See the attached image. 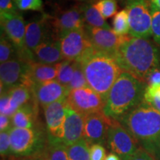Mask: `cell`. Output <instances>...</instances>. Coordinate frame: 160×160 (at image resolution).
I'll return each mask as SVG.
<instances>
[{
    "label": "cell",
    "instance_id": "obj_1",
    "mask_svg": "<svg viewBox=\"0 0 160 160\" xmlns=\"http://www.w3.org/2000/svg\"><path fill=\"white\" fill-rule=\"evenodd\" d=\"M117 121L153 159L160 160L159 111L143 101Z\"/></svg>",
    "mask_w": 160,
    "mask_h": 160
},
{
    "label": "cell",
    "instance_id": "obj_2",
    "mask_svg": "<svg viewBox=\"0 0 160 160\" xmlns=\"http://www.w3.org/2000/svg\"><path fill=\"white\" fill-rule=\"evenodd\" d=\"M118 65L146 83L149 75L160 67V51L148 39L130 37L115 57Z\"/></svg>",
    "mask_w": 160,
    "mask_h": 160
},
{
    "label": "cell",
    "instance_id": "obj_3",
    "mask_svg": "<svg viewBox=\"0 0 160 160\" xmlns=\"http://www.w3.org/2000/svg\"><path fill=\"white\" fill-rule=\"evenodd\" d=\"M78 61L82 67L88 87L106 102L112 86L122 72L115 58L91 48Z\"/></svg>",
    "mask_w": 160,
    "mask_h": 160
},
{
    "label": "cell",
    "instance_id": "obj_4",
    "mask_svg": "<svg viewBox=\"0 0 160 160\" xmlns=\"http://www.w3.org/2000/svg\"><path fill=\"white\" fill-rule=\"evenodd\" d=\"M147 84L123 71L112 86L106 100L104 113L117 120L143 102Z\"/></svg>",
    "mask_w": 160,
    "mask_h": 160
},
{
    "label": "cell",
    "instance_id": "obj_5",
    "mask_svg": "<svg viewBox=\"0 0 160 160\" xmlns=\"http://www.w3.org/2000/svg\"><path fill=\"white\" fill-rule=\"evenodd\" d=\"M11 156L15 158L39 157L45 151L48 139L39 126L34 128H19L13 127L10 130Z\"/></svg>",
    "mask_w": 160,
    "mask_h": 160
},
{
    "label": "cell",
    "instance_id": "obj_6",
    "mask_svg": "<svg viewBox=\"0 0 160 160\" xmlns=\"http://www.w3.org/2000/svg\"><path fill=\"white\" fill-rule=\"evenodd\" d=\"M128 13L130 36L148 39L152 36V15L149 0H123Z\"/></svg>",
    "mask_w": 160,
    "mask_h": 160
},
{
    "label": "cell",
    "instance_id": "obj_7",
    "mask_svg": "<svg viewBox=\"0 0 160 160\" xmlns=\"http://www.w3.org/2000/svg\"><path fill=\"white\" fill-rule=\"evenodd\" d=\"M1 32L13 43L19 53L20 59L28 62H36L34 56L28 52L25 48L26 25L19 11L10 14H0Z\"/></svg>",
    "mask_w": 160,
    "mask_h": 160
},
{
    "label": "cell",
    "instance_id": "obj_8",
    "mask_svg": "<svg viewBox=\"0 0 160 160\" xmlns=\"http://www.w3.org/2000/svg\"><path fill=\"white\" fill-rule=\"evenodd\" d=\"M107 147L122 160H131L139 148L135 138L116 119L109 127Z\"/></svg>",
    "mask_w": 160,
    "mask_h": 160
},
{
    "label": "cell",
    "instance_id": "obj_9",
    "mask_svg": "<svg viewBox=\"0 0 160 160\" xmlns=\"http://www.w3.org/2000/svg\"><path fill=\"white\" fill-rule=\"evenodd\" d=\"M70 108L83 117L102 112L105 100L89 87L72 90L66 98Z\"/></svg>",
    "mask_w": 160,
    "mask_h": 160
},
{
    "label": "cell",
    "instance_id": "obj_10",
    "mask_svg": "<svg viewBox=\"0 0 160 160\" xmlns=\"http://www.w3.org/2000/svg\"><path fill=\"white\" fill-rule=\"evenodd\" d=\"M48 21L53 35L58 39L66 32L82 28L85 26L82 3L65 10L59 9L53 15H48Z\"/></svg>",
    "mask_w": 160,
    "mask_h": 160
},
{
    "label": "cell",
    "instance_id": "obj_11",
    "mask_svg": "<svg viewBox=\"0 0 160 160\" xmlns=\"http://www.w3.org/2000/svg\"><path fill=\"white\" fill-rule=\"evenodd\" d=\"M85 28L93 48L104 54L115 58L120 46L131 36H119L113 29H104L86 25Z\"/></svg>",
    "mask_w": 160,
    "mask_h": 160
},
{
    "label": "cell",
    "instance_id": "obj_12",
    "mask_svg": "<svg viewBox=\"0 0 160 160\" xmlns=\"http://www.w3.org/2000/svg\"><path fill=\"white\" fill-rule=\"evenodd\" d=\"M59 42L64 60L78 61L93 48L85 27L66 32L59 37Z\"/></svg>",
    "mask_w": 160,
    "mask_h": 160
},
{
    "label": "cell",
    "instance_id": "obj_13",
    "mask_svg": "<svg viewBox=\"0 0 160 160\" xmlns=\"http://www.w3.org/2000/svg\"><path fill=\"white\" fill-rule=\"evenodd\" d=\"M66 105V99H63L43 108L48 141L62 142L65 135Z\"/></svg>",
    "mask_w": 160,
    "mask_h": 160
},
{
    "label": "cell",
    "instance_id": "obj_14",
    "mask_svg": "<svg viewBox=\"0 0 160 160\" xmlns=\"http://www.w3.org/2000/svg\"><path fill=\"white\" fill-rule=\"evenodd\" d=\"M114 120L107 117L103 111L87 116L85 117L83 139L90 146L94 144L107 145L108 132Z\"/></svg>",
    "mask_w": 160,
    "mask_h": 160
},
{
    "label": "cell",
    "instance_id": "obj_15",
    "mask_svg": "<svg viewBox=\"0 0 160 160\" xmlns=\"http://www.w3.org/2000/svg\"><path fill=\"white\" fill-rule=\"evenodd\" d=\"M29 63L20 58H17L0 65L1 93L17 85H23L28 74Z\"/></svg>",
    "mask_w": 160,
    "mask_h": 160
},
{
    "label": "cell",
    "instance_id": "obj_16",
    "mask_svg": "<svg viewBox=\"0 0 160 160\" xmlns=\"http://www.w3.org/2000/svg\"><path fill=\"white\" fill-rule=\"evenodd\" d=\"M53 38L57 39L49 24L48 14L44 13L37 19H32L26 25L25 48L31 54L33 55V51L40 44Z\"/></svg>",
    "mask_w": 160,
    "mask_h": 160
},
{
    "label": "cell",
    "instance_id": "obj_17",
    "mask_svg": "<svg viewBox=\"0 0 160 160\" xmlns=\"http://www.w3.org/2000/svg\"><path fill=\"white\" fill-rule=\"evenodd\" d=\"M31 89L38 104L42 108L60 100L66 99L70 92L67 88L57 80L36 84Z\"/></svg>",
    "mask_w": 160,
    "mask_h": 160
},
{
    "label": "cell",
    "instance_id": "obj_18",
    "mask_svg": "<svg viewBox=\"0 0 160 160\" xmlns=\"http://www.w3.org/2000/svg\"><path fill=\"white\" fill-rule=\"evenodd\" d=\"M84 125L85 117L73 111L67 104L65 108V135L62 140V142L67 147L82 139Z\"/></svg>",
    "mask_w": 160,
    "mask_h": 160
},
{
    "label": "cell",
    "instance_id": "obj_19",
    "mask_svg": "<svg viewBox=\"0 0 160 160\" xmlns=\"http://www.w3.org/2000/svg\"><path fill=\"white\" fill-rule=\"evenodd\" d=\"M58 76L57 65H46L38 62L29 63L28 74L23 85L31 88L36 84L44 83L57 80Z\"/></svg>",
    "mask_w": 160,
    "mask_h": 160
},
{
    "label": "cell",
    "instance_id": "obj_20",
    "mask_svg": "<svg viewBox=\"0 0 160 160\" xmlns=\"http://www.w3.org/2000/svg\"><path fill=\"white\" fill-rule=\"evenodd\" d=\"M35 61L46 65H56L63 61L59 39H50L44 42L33 51Z\"/></svg>",
    "mask_w": 160,
    "mask_h": 160
},
{
    "label": "cell",
    "instance_id": "obj_21",
    "mask_svg": "<svg viewBox=\"0 0 160 160\" xmlns=\"http://www.w3.org/2000/svg\"><path fill=\"white\" fill-rule=\"evenodd\" d=\"M39 104L34 97L21 107L11 117L12 125L19 128H34L37 126Z\"/></svg>",
    "mask_w": 160,
    "mask_h": 160
},
{
    "label": "cell",
    "instance_id": "obj_22",
    "mask_svg": "<svg viewBox=\"0 0 160 160\" xmlns=\"http://www.w3.org/2000/svg\"><path fill=\"white\" fill-rule=\"evenodd\" d=\"M6 92L10 98L11 117L20 108L29 102L33 97L31 89L22 84L15 86Z\"/></svg>",
    "mask_w": 160,
    "mask_h": 160
},
{
    "label": "cell",
    "instance_id": "obj_23",
    "mask_svg": "<svg viewBox=\"0 0 160 160\" xmlns=\"http://www.w3.org/2000/svg\"><path fill=\"white\" fill-rule=\"evenodd\" d=\"M96 2L82 3L83 15L85 25L93 28L111 29V26L104 19L98 9L95 7Z\"/></svg>",
    "mask_w": 160,
    "mask_h": 160
},
{
    "label": "cell",
    "instance_id": "obj_24",
    "mask_svg": "<svg viewBox=\"0 0 160 160\" xmlns=\"http://www.w3.org/2000/svg\"><path fill=\"white\" fill-rule=\"evenodd\" d=\"M42 156L47 160H69L67 146L62 142L48 141Z\"/></svg>",
    "mask_w": 160,
    "mask_h": 160
},
{
    "label": "cell",
    "instance_id": "obj_25",
    "mask_svg": "<svg viewBox=\"0 0 160 160\" xmlns=\"http://www.w3.org/2000/svg\"><path fill=\"white\" fill-rule=\"evenodd\" d=\"M77 61L63 60L57 63L58 76L57 81L68 88L74 73Z\"/></svg>",
    "mask_w": 160,
    "mask_h": 160
},
{
    "label": "cell",
    "instance_id": "obj_26",
    "mask_svg": "<svg viewBox=\"0 0 160 160\" xmlns=\"http://www.w3.org/2000/svg\"><path fill=\"white\" fill-rule=\"evenodd\" d=\"M90 146L85 139H82L73 145L67 147L69 160H91Z\"/></svg>",
    "mask_w": 160,
    "mask_h": 160
},
{
    "label": "cell",
    "instance_id": "obj_27",
    "mask_svg": "<svg viewBox=\"0 0 160 160\" xmlns=\"http://www.w3.org/2000/svg\"><path fill=\"white\" fill-rule=\"evenodd\" d=\"M113 31L119 36H128L130 34V22L128 13L125 9L118 12L112 22Z\"/></svg>",
    "mask_w": 160,
    "mask_h": 160
},
{
    "label": "cell",
    "instance_id": "obj_28",
    "mask_svg": "<svg viewBox=\"0 0 160 160\" xmlns=\"http://www.w3.org/2000/svg\"><path fill=\"white\" fill-rule=\"evenodd\" d=\"M19 58L17 50L8 37L1 32L0 40V63H4L9 60Z\"/></svg>",
    "mask_w": 160,
    "mask_h": 160
},
{
    "label": "cell",
    "instance_id": "obj_29",
    "mask_svg": "<svg viewBox=\"0 0 160 160\" xmlns=\"http://www.w3.org/2000/svg\"><path fill=\"white\" fill-rule=\"evenodd\" d=\"M143 101L160 112V85H148Z\"/></svg>",
    "mask_w": 160,
    "mask_h": 160
},
{
    "label": "cell",
    "instance_id": "obj_30",
    "mask_svg": "<svg viewBox=\"0 0 160 160\" xmlns=\"http://www.w3.org/2000/svg\"><path fill=\"white\" fill-rule=\"evenodd\" d=\"M95 7L105 19H109L117 13V0H98L95 3Z\"/></svg>",
    "mask_w": 160,
    "mask_h": 160
},
{
    "label": "cell",
    "instance_id": "obj_31",
    "mask_svg": "<svg viewBox=\"0 0 160 160\" xmlns=\"http://www.w3.org/2000/svg\"><path fill=\"white\" fill-rule=\"evenodd\" d=\"M84 87H88V85L87 80H86L81 63L79 61H77L74 73H73L71 82L68 86V89L69 90V91H71L72 90Z\"/></svg>",
    "mask_w": 160,
    "mask_h": 160
},
{
    "label": "cell",
    "instance_id": "obj_32",
    "mask_svg": "<svg viewBox=\"0 0 160 160\" xmlns=\"http://www.w3.org/2000/svg\"><path fill=\"white\" fill-rule=\"evenodd\" d=\"M16 6L20 11H42V0H13Z\"/></svg>",
    "mask_w": 160,
    "mask_h": 160
},
{
    "label": "cell",
    "instance_id": "obj_33",
    "mask_svg": "<svg viewBox=\"0 0 160 160\" xmlns=\"http://www.w3.org/2000/svg\"><path fill=\"white\" fill-rule=\"evenodd\" d=\"M152 15L151 32L153 41L160 47V10L151 8Z\"/></svg>",
    "mask_w": 160,
    "mask_h": 160
},
{
    "label": "cell",
    "instance_id": "obj_34",
    "mask_svg": "<svg viewBox=\"0 0 160 160\" xmlns=\"http://www.w3.org/2000/svg\"><path fill=\"white\" fill-rule=\"evenodd\" d=\"M0 153L3 157L11 156V137L10 130L0 133Z\"/></svg>",
    "mask_w": 160,
    "mask_h": 160
},
{
    "label": "cell",
    "instance_id": "obj_35",
    "mask_svg": "<svg viewBox=\"0 0 160 160\" xmlns=\"http://www.w3.org/2000/svg\"><path fill=\"white\" fill-rule=\"evenodd\" d=\"M90 157L91 160H105L106 151L103 145L94 144L90 147Z\"/></svg>",
    "mask_w": 160,
    "mask_h": 160
},
{
    "label": "cell",
    "instance_id": "obj_36",
    "mask_svg": "<svg viewBox=\"0 0 160 160\" xmlns=\"http://www.w3.org/2000/svg\"><path fill=\"white\" fill-rule=\"evenodd\" d=\"M18 11L13 0H0V14H10Z\"/></svg>",
    "mask_w": 160,
    "mask_h": 160
},
{
    "label": "cell",
    "instance_id": "obj_37",
    "mask_svg": "<svg viewBox=\"0 0 160 160\" xmlns=\"http://www.w3.org/2000/svg\"><path fill=\"white\" fill-rule=\"evenodd\" d=\"M146 84L148 85H160V67L154 70L149 75Z\"/></svg>",
    "mask_w": 160,
    "mask_h": 160
},
{
    "label": "cell",
    "instance_id": "obj_38",
    "mask_svg": "<svg viewBox=\"0 0 160 160\" xmlns=\"http://www.w3.org/2000/svg\"><path fill=\"white\" fill-rule=\"evenodd\" d=\"M13 128L11 117L4 114L0 115V131H7Z\"/></svg>",
    "mask_w": 160,
    "mask_h": 160
},
{
    "label": "cell",
    "instance_id": "obj_39",
    "mask_svg": "<svg viewBox=\"0 0 160 160\" xmlns=\"http://www.w3.org/2000/svg\"><path fill=\"white\" fill-rule=\"evenodd\" d=\"M131 160H154V159L145 149L139 148Z\"/></svg>",
    "mask_w": 160,
    "mask_h": 160
},
{
    "label": "cell",
    "instance_id": "obj_40",
    "mask_svg": "<svg viewBox=\"0 0 160 160\" xmlns=\"http://www.w3.org/2000/svg\"><path fill=\"white\" fill-rule=\"evenodd\" d=\"M151 8L160 10V0H149Z\"/></svg>",
    "mask_w": 160,
    "mask_h": 160
},
{
    "label": "cell",
    "instance_id": "obj_41",
    "mask_svg": "<svg viewBox=\"0 0 160 160\" xmlns=\"http://www.w3.org/2000/svg\"><path fill=\"white\" fill-rule=\"evenodd\" d=\"M18 159L15 160H43L42 157L39 156V157H23V158H17Z\"/></svg>",
    "mask_w": 160,
    "mask_h": 160
},
{
    "label": "cell",
    "instance_id": "obj_42",
    "mask_svg": "<svg viewBox=\"0 0 160 160\" xmlns=\"http://www.w3.org/2000/svg\"><path fill=\"white\" fill-rule=\"evenodd\" d=\"M105 160H122L117 154L113 153H111L106 157Z\"/></svg>",
    "mask_w": 160,
    "mask_h": 160
},
{
    "label": "cell",
    "instance_id": "obj_43",
    "mask_svg": "<svg viewBox=\"0 0 160 160\" xmlns=\"http://www.w3.org/2000/svg\"><path fill=\"white\" fill-rule=\"evenodd\" d=\"M71 1L77 2L78 3H85V2H97L98 0H71Z\"/></svg>",
    "mask_w": 160,
    "mask_h": 160
},
{
    "label": "cell",
    "instance_id": "obj_44",
    "mask_svg": "<svg viewBox=\"0 0 160 160\" xmlns=\"http://www.w3.org/2000/svg\"><path fill=\"white\" fill-rule=\"evenodd\" d=\"M42 159H43V160H47V159H45V157H43V156H42Z\"/></svg>",
    "mask_w": 160,
    "mask_h": 160
},
{
    "label": "cell",
    "instance_id": "obj_45",
    "mask_svg": "<svg viewBox=\"0 0 160 160\" xmlns=\"http://www.w3.org/2000/svg\"><path fill=\"white\" fill-rule=\"evenodd\" d=\"M117 1H122V2L123 0H117Z\"/></svg>",
    "mask_w": 160,
    "mask_h": 160
},
{
    "label": "cell",
    "instance_id": "obj_46",
    "mask_svg": "<svg viewBox=\"0 0 160 160\" xmlns=\"http://www.w3.org/2000/svg\"><path fill=\"white\" fill-rule=\"evenodd\" d=\"M51 1H57V0H51Z\"/></svg>",
    "mask_w": 160,
    "mask_h": 160
}]
</instances>
